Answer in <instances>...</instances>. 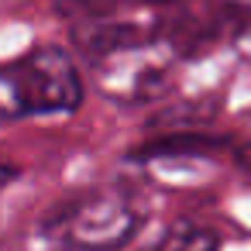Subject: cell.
<instances>
[{
  "instance_id": "obj_1",
  "label": "cell",
  "mask_w": 251,
  "mask_h": 251,
  "mask_svg": "<svg viewBox=\"0 0 251 251\" xmlns=\"http://www.w3.org/2000/svg\"><path fill=\"white\" fill-rule=\"evenodd\" d=\"M83 93L76 59L59 45H35L11 62H0V124L73 114Z\"/></svg>"
},
{
  "instance_id": "obj_2",
  "label": "cell",
  "mask_w": 251,
  "mask_h": 251,
  "mask_svg": "<svg viewBox=\"0 0 251 251\" xmlns=\"http://www.w3.org/2000/svg\"><path fill=\"white\" fill-rule=\"evenodd\" d=\"M141 210L131 193L100 186L79 189L52 206L42 220V237L55 251H117L134 241Z\"/></svg>"
},
{
  "instance_id": "obj_3",
  "label": "cell",
  "mask_w": 251,
  "mask_h": 251,
  "mask_svg": "<svg viewBox=\"0 0 251 251\" xmlns=\"http://www.w3.org/2000/svg\"><path fill=\"white\" fill-rule=\"evenodd\" d=\"M176 59H179V52L169 38H151V42L110 52V55L90 62V69H93L97 90L107 100H114L121 107H141V103H155L169 90Z\"/></svg>"
},
{
  "instance_id": "obj_4",
  "label": "cell",
  "mask_w": 251,
  "mask_h": 251,
  "mask_svg": "<svg viewBox=\"0 0 251 251\" xmlns=\"http://www.w3.org/2000/svg\"><path fill=\"white\" fill-rule=\"evenodd\" d=\"M224 148H234L230 134H210L200 127H172L145 145H138L127 158L131 162H165V158H210Z\"/></svg>"
},
{
  "instance_id": "obj_5",
  "label": "cell",
  "mask_w": 251,
  "mask_h": 251,
  "mask_svg": "<svg viewBox=\"0 0 251 251\" xmlns=\"http://www.w3.org/2000/svg\"><path fill=\"white\" fill-rule=\"evenodd\" d=\"M162 4H172V0H55V14L73 25V21H93V18L158 11Z\"/></svg>"
},
{
  "instance_id": "obj_6",
  "label": "cell",
  "mask_w": 251,
  "mask_h": 251,
  "mask_svg": "<svg viewBox=\"0 0 251 251\" xmlns=\"http://www.w3.org/2000/svg\"><path fill=\"white\" fill-rule=\"evenodd\" d=\"M145 251H220V237L193 220H172Z\"/></svg>"
},
{
  "instance_id": "obj_7",
  "label": "cell",
  "mask_w": 251,
  "mask_h": 251,
  "mask_svg": "<svg viewBox=\"0 0 251 251\" xmlns=\"http://www.w3.org/2000/svg\"><path fill=\"white\" fill-rule=\"evenodd\" d=\"M230 45L241 52V59H251V21L248 18L230 28Z\"/></svg>"
},
{
  "instance_id": "obj_8",
  "label": "cell",
  "mask_w": 251,
  "mask_h": 251,
  "mask_svg": "<svg viewBox=\"0 0 251 251\" xmlns=\"http://www.w3.org/2000/svg\"><path fill=\"white\" fill-rule=\"evenodd\" d=\"M14 179H18V169H14L11 162H0V193H4Z\"/></svg>"
},
{
  "instance_id": "obj_9",
  "label": "cell",
  "mask_w": 251,
  "mask_h": 251,
  "mask_svg": "<svg viewBox=\"0 0 251 251\" xmlns=\"http://www.w3.org/2000/svg\"><path fill=\"white\" fill-rule=\"evenodd\" d=\"M234 155H237L241 169H248V172H251V141H244L241 148H234Z\"/></svg>"
}]
</instances>
